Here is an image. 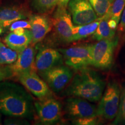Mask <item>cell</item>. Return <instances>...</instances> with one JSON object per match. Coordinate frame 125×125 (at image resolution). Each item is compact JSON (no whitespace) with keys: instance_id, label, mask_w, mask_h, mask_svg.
Returning <instances> with one entry per match:
<instances>
[{"instance_id":"1","label":"cell","mask_w":125,"mask_h":125,"mask_svg":"<svg viewBox=\"0 0 125 125\" xmlns=\"http://www.w3.org/2000/svg\"><path fill=\"white\" fill-rule=\"evenodd\" d=\"M32 97L15 83L0 82V113L6 116L32 119L35 113Z\"/></svg>"},{"instance_id":"2","label":"cell","mask_w":125,"mask_h":125,"mask_svg":"<svg viewBox=\"0 0 125 125\" xmlns=\"http://www.w3.org/2000/svg\"><path fill=\"white\" fill-rule=\"evenodd\" d=\"M65 90L67 96L79 97L91 102L100 100L105 83L96 71L87 68L78 70Z\"/></svg>"},{"instance_id":"3","label":"cell","mask_w":125,"mask_h":125,"mask_svg":"<svg viewBox=\"0 0 125 125\" xmlns=\"http://www.w3.org/2000/svg\"><path fill=\"white\" fill-rule=\"evenodd\" d=\"M121 98V89L115 82H109L97 108L98 117L112 120L118 114Z\"/></svg>"},{"instance_id":"4","label":"cell","mask_w":125,"mask_h":125,"mask_svg":"<svg viewBox=\"0 0 125 125\" xmlns=\"http://www.w3.org/2000/svg\"><path fill=\"white\" fill-rule=\"evenodd\" d=\"M92 45H83L59 49L65 64L78 71L87 68L92 64Z\"/></svg>"},{"instance_id":"5","label":"cell","mask_w":125,"mask_h":125,"mask_svg":"<svg viewBox=\"0 0 125 125\" xmlns=\"http://www.w3.org/2000/svg\"><path fill=\"white\" fill-rule=\"evenodd\" d=\"M116 44L117 40L112 39L98 41L95 44L92 45L91 65L101 70L111 68Z\"/></svg>"},{"instance_id":"6","label":"cell","mask_w":125,"mask_h":125,"mask_svg":"<svg viewBox=\"0 0 125 125\" xmlns=\"http://www.w3.org/2000/svg\"><path fill=\"white\" fill-rule=\"evenodd\" d=\"M34 103V106L41 122L43 125H53L60 120L62 106L52 96L40 99Z\"/></svg>"},{"instance_id":"7","label":"cell","mask_w":125,"mask_h":125,"mask_svg":"<svg viewBox=\"0 0 125 125\" xmlns=\"http://www.w3.org/2000/svg\"><path fill=\"white\" fill-rule=\"evenodd\" d=\"M68 7L75 26L89 24L99 18L89 0H70Z\"/></svg>"},{"instance_id":"8","label":"cell","mask_w":125,"mask_h":125,"mask_svg":"<svg viewBox=\"0 0 125 125\" xmlns=\"http://www.w3.org/2000/svg\"><path fill=\"white\" fill-rule=\"evenodd\" d=\"M50 89L56 93L62 90L70 82L73 73L69 67L58 65L40 74Z\"/></svg>"},{"instance_id":"9","label":"cell","mask_w":125,"mask_h":125,"mask_svg":"<svg viewBox=\"0 0 125 125\" xmlns=\"http://www.w3.org/2000/svg\"><path fill=\"white\" fill-rule=\"evenodd\" d=\"M55 31L59 38L65 43L74 41L73 30L74 27L72 17L67 8L58 7L52 20Z\"/></svg>"},{"instance_id":"10","label":"cell","mask_w":125,"mask_h":125,"mask_svg":"<svg viewBox=\"0 0 125 125\" xmlns=\"http://www.w3.org/2000/svg\"><path fill=\"white\" fill-rule=\"evenodd\" d=\"M35 51L31 46L19 53L18 57L15 62L6 65L11 74V78H18L21 74L30 72H36Z\"/></svg>"},{"instance_id":"11","label":"cell","mask_w":125,"mask_h":125,"mask_svg":"<svg viewBox=\"0 0 125 125\" xmlns=\"http://www.w3.org/2000/svg\"><path fill=\"white\" fill-rule=\"evenodd\" d=\"M65 110L73 119L98 116L96 106L88 102L87 100L79 97L71 96L67 98Z\"/></svg>"},{"instance_id":"12","label":"cell","mask_w":125,"mask_h":125,"mask_svg":"<svg viewBox=\"0 0 125 125\" xmlns=\"http://www.w3.org/2000/svg\"><path fill=\"white\" fill-rule=\"evenodd\" d=\"M18 78L27 90L39 99L52 96L49 86L37 74L36 72L24 73L19 76Z\"/></svg>"},{"instance_id":"13","label":"cell","mask_w":125,"mask_h":125,"mask_svg":"<svg viewBox=\"0 0 125 125\" xmlns=\"http://www.w3.org/2000/svg\"><path fill=\"white\" fill-rule=\"evenodd\" d=\"M63 62V56L59 50L51 48H42L35 56L36 70L41 74L56 66L62 65Z\"/></svg>"},{"instance_id":"14","label":"cell","mask_w":125,"mask_h":125,"mask_svg":"<svg viewBox=\"0 0 125 125\" xmlns=\"http://www.w3.org/2000/svg\"><path fill=\"white\" fill-rule=\"evenodd\" d=\"M30 31L32 37V43L35 44L41 41L51 31L52 22L46 16L32 15L29 16Z\"/></svg>"},{"instance_id":"15","label":"cell","mask_w":125,"mask_h":125,"mask_svg":"<svg viewBox=\"0 0 125 125\" xmlns=\"http://www.w3.org/2000/svg\"><path fill=\"white\" fill-rule=\"evenodd\" d=\"M8 46L19 53L32 43V37L30 30L19 28L10 31L4 38Z\"/></svg>"},{"instance_id":"16","label":"cell","mask_w":125,"mask_h":125,"mask_svg":"<svg viewBox=\"0 0 125 125\" xmlns=\"http://www.w3.org/2000/svg\"><path fill=\"white\" fill-rule=\"evenodd\" d=\"M30 16L27 10L19 6L0 7V27H8L14 21L26 19Z\"/></svg>"},{"instance_id":"17","label":"cell","mask_w":125,"mask_h":125,"mask_svg":"<svg viewBox=\"0 0 125 125\" xmlns=\"http://www.w3.org/2000/svg\"><path fill=\"white\" fill-rule=\"evenodd\" d=\"M101 19V18H99L96 21L87 24L74 26L73 30L74 41L82 40L93 35L97 29Z\"/></svg>"},{"instance_id":"18","label":"cell","mask_w":125,"mask_h":125,"mask_svg":"<svg viewBox=\"0 0 125 125\" xmlns=\"http://www.w3.org/2000/svg\"><path fill=\"white\" fill-rule=\"evenodd\" d=\"M108 19L101 18L98 27L93 34V38L97 41L103 40H112L115 34V30L109 26Z\"/></svg>"},{"instance_id":"19","label":"cell","mask_w":125,"mask_h":125,"mask_svg":"<svg viewBox=\"0 0 125 125\" xmlns=\"http://www.w3.org/2000/svg\"><path fill=\"white\" fill-rule=\"evenodd\" d=\"M19 52L0 41V65H7L13 64L18 57Z\"/></svg>"},{"instance_id":"20","label":"cell","mask_w":125,"mask_h":125,"mask_svg":"<svg viewBox=\"0 0 125 125\" xmlns=\"http://www.w3.org/2000/svg\"><path fill=\"white\" fill-rule=\"evenodd\" d=\"M125 8V0H115L112 3L108 12L102 18L115 20L119 24L122 12Z\"/></svg>"},{"instance_id":"21","label":"cell","mask_w":125,"mask_h":125,"mask_svg":"<svg viewBox=\"0 0 125 125\" xmlns=\"http://www.w3.org/2000/svg\"><path fill=\"white\" fill-rule=\"evenodd\" d=\"M98 18H102L108 12L111 6L109 0H89Z\"/></svg>"},{"instance_id":"22","label":"cell","mask_w":125,"mask_h":125,"mask_svg":"<svg viewBox=\"0 0 125 125\" xmlns=\"http://www.w3.org/2000/svg\"><path fill=\"white\" fill-rule=\"evenodd\" d=\"M59 0H32L34 7L40 13L51 11L56 5Z\"/></svg>"},{"instance_id":"23","label":"cell","mask_w":125,"mask_h":125,"mask_svg":"<svg viewBox=\"0 0 125 125\" xmlns=\"http://www.w3.org/2000/svg\"><path fill=\"white\" fill-rule=\"evenodd\" d=\"M112 124L125 125V85L122 90L118 114Z\"/></svg>"},{"instance_id":"24","label":"cell","mask_w":125,"mask_h":125,"mask_svg":"<svg viewBox=\"0 0 125 125\" xmlns=\"http://www.w3.org/2000/svg\"><path fill=\"white\" fill-rule=\"evenodd\" d=\"M98 116L90 118L74 119L72 122L74 125H95L99 122Z\"/></svg>"},{"instance_id":"25","label":"cell","mask_w":125,"mask_h":125,"mask_svg":"<svg viewBox=\"0 0 125 125\" xmlns=\"http://www.w3.org/2000/svg\"><path fill=\"white\" fill-rule=\"evenodd\" d=\"M19 28L26 29L30 30L31 29V25L29 20H24V19L14 21L11 25L9 26V30L10 31H13Z\"/></svg>"},{"instance_id":"26","label":"cell","mask_w":125,"mask_h":125,"mask_svg":"<svg viewBox=\"0 0 125 125\" xmlns=\"http://www.w3.org/2000/svg\"><path fill=\"white\" fill-rule=\"evenodd\" d=\"M25 118L11 117L10 118L6 119L4 120V124L7 125H30L29 122Z\"/></svg>"},{"instance_id":"27","label":"cell","mask_w":125,"mask_h":125,"mask_svg":"<svg viewBox=\"0 0 125 125\" xmlns=\"http://www.w3.org/2000/svg\"><path fill=\"white\" fill-rule=\"evenodd\" d=\"M11 78V74L6 66L0 67V82Z\"/></svg>"},{"instance_id":"28","label":"cell","mask_w":125,"mask_h":125,"mask_svg":"<svg viewBox=\"0 0 125 125\" xmlns=\"http://www.w3.org/2000/svg\"><path fill=\"white\" fill-rule=\"evenodd\" d=\"M118 30L119 32L125 33V8L122 14L120 24L118 26Z\"/></svg>"},{"instance_id":"29","label":"cell","mask_w":125,"mask_h":125,"mask_svg":"<svg viewBox=\"0 0 125 125\" xmlns=\"http://www.w3.org/2000/svg\"><path fill=\"white\" fill-rule=\"evenodd\" d=\"M108 25L109 27L111 28L112 29L116 30V28L118 26V24L115 21V20L109 19L108 20Z\"/></svg>"},{"instance_id":"30","label":"cell","mask_w":125,"mask_h":125,"mask_svg":"<svg viewBox=\"0 0 125 125\" xmlns=\"http://www.w3.org/2000/svg\"><path fill=\"white\" fill-rule=\"evenodd\" d=\"M70 1V0H59L58 3H57V6L58 7L67 8Z\"/></svg>"},{"instance_id":"31","label":"cell","mask_w":125,"mask_h":125,"mask_svg":"<svg viewBox=\"0 0 125 125\" xmlns=\"http://www.w3.org/2000/svg\"><path fill=\"white\" fill-rule=\"evenodd\" d=\"M3 32H4V29H3L2 27H0V35H1Z\"/></svg>"},{"instance_id":"32","label":"cell","mask_w":125,"mask_h":125,"mask_svg":"<svg viewBox=\"0 0 125 125\" xmlns=\"http://www.w3.org/2000/svg\"><path fill=\"white\" fill-rule=\"evenodd\" d=\"M114 1H115V0H109V1H110V2H111V4H112V2H114Z\"/></svg>"},{"instance_id":"33","label":"cell","mask_w":125,"mask_h":125,"mask_svg":"<svg viewBox=\"0 0 125 125\" xmlns=\"http://www.w3.org/2000/svg\"><path fill=\"white\" fill-rule=\"evenodd\" d=\"M2 124V122H1V116H0V125Z\"/></svg>"}]
</instances>
